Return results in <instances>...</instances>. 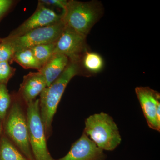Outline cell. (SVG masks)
I'll use <instances>...</instances> for the list:
<instances>
[{
	"label": "cell",
	"mask_w": 160,
	"mask_h": 160,
	"mask_svg": "<svg viewBox=\"0 0 160 160\" xmlns=\"http://www.w3.org/2000/svg\"><path fill=\"white\" fill-rule=\"evenodd\" d=\"M2 38H0V42H1V41H2Z\"/></svg>",
	"instance_id": "obj_23"
},
{
	"label": "cell",
	"mask_w": 160,
	"mask_h": 160,
	"mask_svg": "<svg viewBox=\"0 0 160 160\" xmlns=\"http://www.w3.org/2000/svg\"><path fill=\"white\" fill-rule=\"evenodd\" d=\"M83 132L104 150L113 151L122 142L117 125L112 118L106 112L95 113L87 118Z\"/></svg>",
	"instance_id": "obj_3"
},
{
	"label": "cell",
	"mask_w": 160,
	"mask_h": 160,
	"mask_svg": "<svg viewBox=\"0 0 160 160\" xmlns=\"http://www.w3.org/2000/svg\"><path fill=\"white\" fill-rule=\"evenodd\" d=\"M15 72V69L12 67L8 62H0V84L7 85Z\"/></svg>",
	"instance_id": "obj_19"
},
{
	"label": "cell",
	"mask_w": 160,
	"mask_h": 160,
	"mask_svg": "<svg viewBox=\"0 0 160 160\" xmlns=\"http://www.w3.org/2000/svg\"><path fill=\"white\" fill-rule=\"evenodd\" d=\"M0 160H28L4 133L0 139Z\"/></svg>",
	"instance_id": "obj_13"
},
{
	"label": "cell",
	"mask_w": 160,
	"mask_h": 160,
	"mask_svg": "<svg viewBox=\"0 0 160 160\" xmlns=\"http://www.w3.org/2000/svg\"><path fill=\"white\" fill-rule=\"evenodd\" d=\"M47 87V83L42 74L38 72H30L23 78L20 86V99L26 106L36 99V98L42 93Z\"/></svg>",
	"instance_id": "obj_11"
},
{
	"label": "cell",
	"mask_w": 160,
	"mask_h": 160,
	"mask_svg": "<svg viewBox=\"0 0 160 160\" xmlns=\"http://www.w3.org/2000/svg\"><path fill=\"white\" fill-rule=\"evenodd\" d=\"M62 19V15L57 14L53 10L39 2L34 13L17 28L12 31L8 36H20L33 29L57 23Z\"/></svg>",
	"instance_id": "obj_8"
},
{
	"label": "cell",
	"mask_w": 160,
	"mask_h": 160,
	"mask_svg": "<svg viewBox=\"0 0 160 160\" xmlns=\"http://www.w3.org/2000/svg\"><path fill=\"white\" fill-rule=\"evenodd\" d=\"M2 126L3 133L12 142L28 160H34L29 144L26 111L20 98H12L11 106Z\"/></svg>",
	"instance_id": "obj_2"
},
{
	"label": "cell",
	"mask_w": 160,
	"mask_h": 160,
	"mask_svg": "<svg viewBox=\"0 0 160 160\" xmlns=\"http://www.w3.org/2000/svg\"><path fill=\"white\" fill-rule=\"evenodd\" d=\"M12 0H0V22L13 5Z\"/></svg>",
	"instance_id": "obj_20"
},
{
	"label": "cell",
	"mask_w": 160,
	"mask_h": 160,
	"mask_svg": "<svg viewBox=\"0 0 160 160\" xmlns=\"http://www.w3.org/2000/svg\"><path fill=\"white\" fill-rule=\"evenodd\" d=\"M100 13L101 9L98 3L71 0L68 1L62 20L66 27L87 36Z\"/></svg>",
	"instance_id": "obj_4"
},
{
	"label": "cell",
	"mask_w": 160,
	"mask_h": 160,
	"mask_svg": "<svg viewBox=\"0 0 160 160\" xmlns=\"http://www.w3.org/2000/svg\"><path fill=\"white\" fill-rule=\"evenodd\" d=\"M14 61L24 69H36L39 71L42 68L30 49H22L16 52Z\"/></svg>",
	"instance_id": "obj_14"
},
{
	"label": "cell",
	"mask_w": 160,
	"mask_h": 160,
	"mask_svg": "<svg viewBox=\"0 0 160 160\" xmlns=\"http://www.w3.org/2000/svg\"><path fill=\"white\" fill-rule=\"evenodd\" d=\"M7 85L0 84V120L4 122L12 103V97Z\"/></svg>",
	"instance_id": "obj_17"
},
{
	"label": "cell",
	"mask_w": 160,
	"mask_h": 160,
	"mask_svg": "<svg viewBox=\"0 0 160 160\" xmlns=\"http://www.w3.org/2000/svg\"><path fill=\"white\" fill-rule=\"evenodd\" d=\"M39 2L42 3L45 6L49 5L59 7L62 9L63 11L66 9L68 2V1L65 0H42L39 1Z\"/></svg>",
	"instance_id": "obj_21"
},
{
	"label": "cell",
	"mask_w": 160,
	"mask_h": 160,
	"mask_svg": "<svg viewBox=\"0 0 160 160\" xmlns=\"http://www.w3.org/2000/svg\"><path fill=\"white\" fill-rule=\"evenodd\" d=\"M65 27L62 20L52 25L33 29L20 36H7L4 39L11 44L16 52L42 44L55 42Z\"/></svg>",
	"instance_id": "obj_6"
},
{
	"label": "cell",
	"mask_w": 160,
	"mask_h": 160,
	"mask_svg": "<svg viewBox=\"0 0 160 160\" xmlns=\"http://www.w3.org/2000/svg\"><path fill=\"white\" fill-rule=\"evenodd\" d=\"M3 133L2 123V122H1V120H0V139H1L2 135L3 134Z\"/></svg>",
	"instance_id": "obj_22"
},
{
	"label": "cell",
	"mask_w": 160,
	"mask_h": 160,
	"mask_svg": "<svg viewBox=\"0 0 160 160\" xmlns=\"http://www.w3.org/2000/svg\"><path fill=\"white\" fill-rule=\"evenodd\" d=\"M15 51L9 42L2 38L0 42V62H6L10 63L14 61Z\"/></svg>",
	"instance_id": "obj_18"
},
{
	"label": "cell",
	"mask_w": 160,
	"mask_h": 160,
	"mask_svg": "<svg viewBox=\"0 0 160 160\" xmlns=\"http://www.w3.org/2000/svg\"><path fill=\"white\" fill-rule=\"evenodd\" d=\"M56 42L42 44L30 48L35 58L42 67L48 62L53 55Z\"/></svg>",
	"instance_id": "obj_16"
},
{
	"label": "cell",
	"mask_w": 160,
	"mask_h": 160,
	"mask_svg": "<svg viewBox=\"0 0 160 160\" xmlns=\"http://www.w3.org/2000/svg\"><path fill=\"white\" fill-rule=\"evenodd\" d=\"M83 65L89 72L98 73L102 70L104 62L103 58L98 53L86 51L83 56Z\"/></svg>",
	"instance_id": "obj_15"
},
{
	"label": "cell",
	"mask_w": 160,
	"mask_h": 160,
	"mask_svg": "<svg viewBox=\"0 0 160 160\" xmlns=\"http://www.w3.org/2000/svg\"><path fill=\"white\" fill-rule=\"evenodd\" d=\"M26 106L29 144L34 160H56L51 156L47 147V139L40 113L39 99Z\"/></svg>",
	"instance_id": "obj_5"
},
{
	"label": "cell",
	"mask_w": 160,
	"mask_h": 160,
	"mask_svg": "<svg viewBox=\"0 0 160 160\" xmlns=\"http://www.w3.org/2000/svg\"><path fill=\"white\" fill-rule=\"evenodd\" d=\"M69 59L62 54H54L39 70L45 78L48 87L62 73L69 64Z\"/></svg>",
	"instance_id": "obj_12"
},
{
	"label": "cell",
	"mask_w": 160,
	"mask_h": 160,
	"mask_svg": "<svg viewBox=\"0 0 160 160\" xmlns=\"http://www.w3.org/2000/svg\"><path fill=\"white\" fill-rule=\"evenodd\" d=\"M104 151L83 132L68 153L58 160H106L107 156Z\"/></svg>",
	"instance_id": "obj_9"
},
{
	"label": "cell",
	"mask_w": 160,
	"mask_h": 160,
	"mask_svg": "<svg viewBox=\"0 0 160 160\" xmlns=\"http://www.w3.org/2000/svg\"><path fill=\"white\" fill-rule=\"evenodd\" d=\"M86 36L65 26L56 43L53 54H62L78 63L84 52H86Z\"/></svg>",
	"instance_id": "obj_7"
},
{
	"label": "cell",
	"mask_w": 160,
	"mask_h": 160,
	"mask_svg": "<svg viewBox=\"0 0 160 160\" xmlns=\"http://www.w3.org/2000/svg\"><path fill=\"white\" fill-rule=\"evenodd\" d=\"M78 73L79 66L78 63H70L61 75L40 95V113L47 139L51 136L53 117L66 86Z\"/></svg>",
	"instance_id": "obj_1"
},
{
	"label": "cell",
	"mask_w": 160,
	"mask_h": 160,
	"mask_svg": "<svg viewBox=\"0 0 160 160\" xmlns=\"http://www.w3.org/2000/svg\"><path fill=\"white\" fill-rule=\"evenodd\" d=\"M135 92L149 128L160 132V122L157 116V108L160 103V95L149 87H137Z\"/></svg>",
	"instance_id": "obj_10"
}]
</instances>
